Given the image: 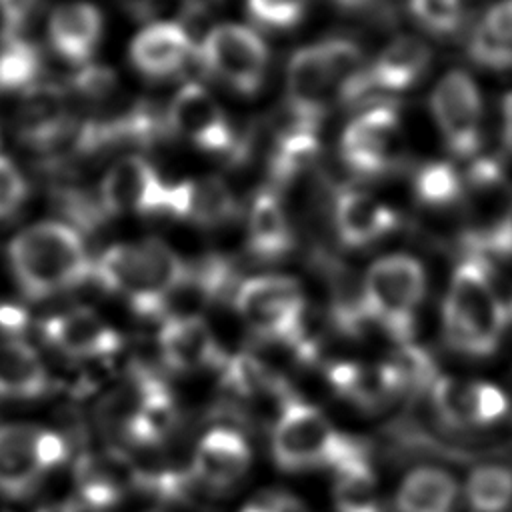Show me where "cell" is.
Segmentation results:
<instances>
[{
    "label": "cell",
    "instance_id": "cell-1",
    "mask_svg": "<svg viewBox=\"0 0 512 512\" xmlns=\"http://www.w3.org/2000/svg\"><path fill=\"white\" fill-rule=\"evenodd\" d=\"M510 322L506 296L488 256L468 250L450 276L442 304L446 344L462 356L488 358L498 350Z\"/></svg>",
    "mask_w": 512,
    "mask_h": 512
},
{
    "label": "cell",
    "instance_id": "cell-17",
    "mask_svg": "<svg viewBox=\"0 0 512 512\" xmlns=\"http://www.w3.org/2000/svg\"><path fill=\"white\" fill-rule=\"evenodd\" d=\"M430 60L432 52L424 40L416 36H398L380 50L372 64L364 66L354 90V98L372 92H404L424 76Z\"/></svg>",
    "mask_w": 512,
    "mask_h": 512
},
{
    "label": "cell",
    "instance_id": "cell-9",
    "mask_svg": "<svg viewBox=\"0 0 512 512\" xmlns=\"http://www.w3.org/2000/svg\"><path fill=\"white\" fill-rule=\"evenodd\" d=\"M202 68L240 94H256L268 70V44L242 24L214 26L198 46Z\"/></svg>",
    "mask_w": 512,
    "mask_h": 512
},
{
    "label": "cell",
    "instance_id": "cell-10",
    "mask_svg": "<svg viewBox=\"0 0 512 512\" xmlns=\"http://www.w3.org/2000/svg\"><path fill=\"white\" fill-rule=\"evenodd\" d=\"M404 132L394 106L376 104L348 122L340 138L344 166L362 178L392 172L404 158Z\"/></svg>",
    "mask_w": 512,
    "mask_h": 512
},
{
    "label": "cell",
    "instance_id": "cell-34",
    "mask_svg": "<svg viewBox=\"0 0 512 512\" xmlns=\"http://www.w3.org/2000/svg\"><path fill=\"white\" fill-rule=\"evenodd\" d=\"M310 0H246L250 20L266 30H290L302 22Z\"/></svg>",
    "mask_w": 512,
    "mask_h": 512
},
{
    "label": "cell",
    "instance_id": "cell-5",
    "mask_svg": "<svg viewBox=\"0 0 512 512\" xmlns=\"http://www.w3.org/2000/svg\"><path fill=\"white\" fill-rule=\"evenodd\" d=\"M364 446L338 432L312 404L290 398L272 422L270 454L284 472L332 468L364 454Z\"/></svg>",
    "mask_w": 512,
    "mask_h": 512
},
{
    "label": "cell",
    "instance_id": "cell-15",
    "mask_svg": "<svg viewBox=\"0 0 512 512\" xmlns=\"http://www.w3.org/2000/svg\"><path fill=\"white\" fill-rule=\"evenodd\" d=\"M42 334L60 354L74 360H100L122 346L120 332L96 310L76 306L44 320Z\"/></svg>",
    "mask_w": 512,
    "mask_h": 512
},
{
    "label": "cell",
    "instance_id": "cell-32",
    "mask_svg": "<svg viewBox=\"0 0 512 512\" xmlns=\"http://www.w3.org/2000/svg\"><path fill=\"white\" fill-rule=\"evenodd\" d=\"M462 194L464 178L450 162H426L414 176V196L424 208H450L462 198Z\"/></svg>",
    "mask_w": 512,
    "mask_h": 512
},
{
    "label": "cell",
    "instance_id": "cell-13",
    "mask_svg": "<svg viewBox=\"0 0 512 512\" xmlns=\"http://www.w3.org/2000/svg\"><path fill=\"white\" fill-rule=\"evenodd\" d=\"M170 184L142 156L116 160L100 182L98 200L106 214H168Z\"/></svg>",
    "mask_w": 512,
    "mask_h": 512
},
{
    "label": "cell",
    "instance_id": "cell-26",
    "mask_svg": "<svg viewBox=\"0 0 512 512\" xmlns=\"http://www.w3.org/2000/svg\"><path fill=\"white\" fill-rule=\"evenodd\" d=\"M50 376L40 354L18 338L0 342V396L30 400L46 394Z\"/></svg>",
    "mask_w": 512,
    "mask_h": 512
},
{
    "label": "cell",
    "instance_id": "cell-35",
    "mask_svg": "<svg viewBox=\"0 0 512 512\" xmlns=\"http://www.w3.org/2000/svg\"><path fill=\"white\" fill-rule=\"evenodd\" d=\"M468 250L482 256H512V202L490 228L468 234Z\"/></svg>",
    "mask_w": 512,
    "mask_h": 512
},
{
    "label": "cell",
    "instance_id": "cell-11",
    "mask_svg": "<svg viewBox=\"0 0 512 512\" xmlns=\"http://www.w3.org/2000/svg\"><path fill=\"white\" fill-rule=\"evenodd\" d=\"M482 94L464 70L446 72L430 94V114L446 148L458 158H472L482 142Z\"/></svg>",
    "mask_w": 512,
    "mask_h": 512
},
{
    "label": "cell",
    "instance_id": "cell-37",
    "mask_svg": "<svg viewBox=\"0 0 512 512\" xmlns=\"http://www.w3.org/2000/svg\"><path fill=\"white\" fill-rule=\"evenodd\" d=\"M70 86L84 100H102L114 90L116 76L106 66L84 64L78 66V72L72 76Z\"/></svg>",
    "mask_w": 512,
    "mask_h": 512
},
{
    "label": "cell",
    "instance_id": "cell-42",
    "mask_svg": "<svg viewBox=\"0 0 512 512\" xmlns=\"http://www.w3.org/2000/svg\"><path fill=\"white\" fill-rule=\"evenodd\" d=\"M502 140L512 154V90L502 100Z\"/></svg>",
    "mask_w": 512,
    "mask_h": 512
},
{
    "label": "cell",
    "instance_id": "cell-18",
    "mask_svg": "<svg viewBox=\"0 0 512 512\" xmlns=\"http://www.w3.org/2000/svg\"><path fill=\"white\" fill-rule=\"evenodd\" d=\"M332 218L338 240L348 248L370 246L398 226V214L388 204L358 188L336 194Z\"/></svg>",
    "mask_w": 512,
    "mask_h": 512
},
{
    "label": "cell",
    "instance_id": "cell-28",
    "mask_svg": "<svg viewBox=\"0 0 512 512\" xmlns=\"http://www.w3.org/2000/svg\"><path fill=\"white\" fill-rule=\"evenodd\" d=\"M318 128L320 126L292 120L290 126L278 134L268 162L274 190L288 184L314 162L320 148Z\"/></svg>",
    "mask_w": 512,
    "mask_h": 512
},
{
    "label": "cell",
    "instance_id": "cell-39",
    "mask_svg": "<svg viewBox=\"0 0 512 512\" xmlns=\"http://www.w3.org/2000/svg\"><path fill=\"white\" fill-rule=\"evenodd\" d=\"M240 512H308L306 506L284 492H262L248 500Z\"/></svg>",
    "mask_w": 512,
    "mask_h": 512
},
{
    "label": "cell",
    "instance_id": "cell-21",
    "mask_svg": "<svg viewBox=\"0 0 512 512\" xmlns=\"http://www.w3.org/2000/svg\"><path fill=\"white\" fill-rule=\"evenodd\" d=\"M158 350L164 366L172 372L190 374L224 364L218 342L204 318H174L162 322Z\"/></svg>",
    "mask_w": 512,
    "mask_h": 512
},
{
    "label": "cell",
    "instance_id": "cell-43",
    "mask_svg": "<svg viewBox=\"0 0 512 512\" xmlns=\"http://www.w3.org/2000/svg\"><path fill=\"white\" fill-rule=\"evenodd\" d=\"M334 4H338L340 8H346V10H362L370 4H374V0H332Z\"/></svg>",
    "mask_w": 512,
    "mask_h": 512
},
{
    "label": "cell",
    "instance_id": "cell-41",
    "mask_svg": "<svg viewBox=\"0 0 512 512\" xmlns=\"http://www.w3.org/2000/svg\"><path fill=\"white\" fill-rule=\"evenodd\" d=\"M222 0H174V4L178 6L180 14L186 18H194V16H204L210 10H214Z\"/></svg>",
    "mask_w": 512,
    "mask_h": 512
},
{
    "label": "cell",
    "instance_id": "cell-31",
    "mask_svg": "<svg viewBox=\"0 0 512 512\" xmlns=\"http://www.w3.org/2000/svg\"><path fill=\"white\" fill-rule=\"evenodd\" d=\"M42 54L38 46L22 36L0 38V92H26L38 84Z\"/></svg>",
    "mask_w": 512,
    "mask_h": 512
},
{
    "label": "cell",
    "instance_id": "cell-4",
    "mask_svg": "<svg viewBox=\"0 0 512 512\" xmlns=\"http://www.w3.org/2000/svg\"><path fill=\"white\" fill-rule=\"evenodd\" d=\"M186 264L160 240L122 242L106 248L92 264V276L138 312L156 316L162 298L182 276Z\"/></svg>",
    "mask_w": 512,
    "mask_h": 512
},
{
    "label": "cell",
    "instance_id": "cell-22",
    "mask_svg": "<svg viewBox=\"0 0 512 512\" xmlns=\"http://www.w3.org/2000/svg\"><path fill=\"white\" fill-rule=\"evenodd\" d=\"M102 12L90 2H66L48 18V42L52 50L70 64L84 66L102 40Z\"/></svg>",
    "mask_w": 512,
    "mask_h": 512
},
{
    "label": "cell",
    "instance_id": "cell-19",
    "mask_svg": "<svg viewBox=\"0 0 512 512\" xmlns=\"http://www.w3.org/2000/svg\"><path fill=\"white\" fill-rule=\"evenodd\" d=\"M194 52L186 28L172 20H158L142 28L130 42V62L146 78L162 80L184 68Z\"/></svg>",
    "mask_w": 512,
    "mask_h": 512
},
{
    "label": "cell",
    "instance_id": "cell-30",
    "mask_svg": "<svg viewBox=\"0 0 512 512\" xmlns=\"http://www.w3.org/2000/svg\"><path fill=\"white\" fill-rule=\"evenodd\" d=\"M464 500L470 512H510L512 468L504 464L476 466L466 478Z\"/></svg>",
    "mask_w": 512,
    "mask_h": 512
},
{
    "label": "cell",
    "instance_id": "cell-2",
    "mask_svg": "<svg viewBox=\"0 0 512 512\" xmlns=\"http://www.w3.org/2000/svg\"><path fill=\"white\" fill-rule=\"evenodd\" d=\"M8 262L20 290L32 300L68 292L92 276L82 234L68 222L42 220L22 228L8 244Z\"/></svg>",
    "mask_w": 512,
    "mask_h": 512
},
{
    "label": "cell",
    "instance_id": "cell-3",
    "mask_svg": "<svg viewBox=\"0 0 512 512\" xmlns=\"http://www.w3.org/2000/svg\"><path fill=\"white\" fill-rule=\"evenodd\" d=\"M360 46L350 38H326L298 48L286 66V106L292 120L320 126L342 100H352L364 70Z\"/></svg>",
    "mask_w": 512,
    "mask_h": 512
},
{
    "label": "cell",
    "instance_id": "cell-40",
    "mask_svg": "<svg viewBox=\"0 0 512 512\" xmlns=\"http://www.w3.org/2000/svg\"><path fill=\"white\" fill-rule=\"evenodd\" d=\"M122 4V8L134 16V18H154L158 16L168 2H174V0H118Z\"/></svg>",
    "mask_w": 512,
    "mask_h": 512
},
{
    "label": "cell",
    "instance_id": "cell-16",
    "mask_svg": "<svg viewBox=\"0 0 512 512\" xmlns=\"http://www.w3.org/2000/svg\"><path fill=\"white\" fill-rule=\"evenodd\" d=\"M250 462L252 452L248 440L234 428L216 426L198 440L190 472L204 488L226 492L246 476Z\"/></svg>",
    "mask_w": 512,
    "mask_h": 512
},
{
    "label": "cell",
    "instance_id": "cell-12",
    "mask_svg": "<svg viewBox=\"0 0 512 512\" xmlns=\"http://www.w3.org/2000/svg\"><path fill=\"white\" fill-rule=\"evenodd\" d=\"M166 126L210 154H230L236 148L228 114L198 82H186L176 90L166 108Z\"/></svg>",
    "mask_w": 512,
    "mask_h": 512
},
{
    "label": "cell",
    "instance_id": "cell-36",
    "mask_svg": "<svg viewBox=\"0 0 512 512\" xmlns=\"http://www.w3.org/2000/svg\"><path fill=\"white\" fill-rule=\"evenodd\" d=\"M28 198V182L18 170V166L0 156V220L14 216Z\"/></svg>",
    "mask_w": 512,
    "mask_h": 512
},
{
    "label": "cell",
    "instance_id": "cell-38",
    "mask_svg": "<svg viewBox=\"0 0 512 512\" xmlns=\"http://www.w3.org/2000/svg\"><path fill=\"white\" fill-rule=\"evenodd\" d=\"M40 0H0V38L22 36Z\"/></svg>",
    "mask_w": 512,
    "mask_h": 512
},
{
    "label": "cell",
    "instance_id": "cell-8",
    "mask_svg": "<svg viewBox=\"0 0 512 512\" xmlns=\"http://www.w3.org/2000/svg\"><path fill=\"white\" fill-rule=\"evenodd\" d=\"M66 458L60 434L30 422L0 426V494L22 498Z\"/></svg>",
    "mask_w": 512,
    "mask_h": 512
},
{
    "label": "cell",
    "instance_id": "cell-20",
    "mask_svg": "<svg viewBox=\"0 0 512 512\" xmlns=\"http://www.w3.org/2000/svg\"><path fill=\"white\" fill-rule=\"evenodd\" d=\"M238 210L232 188L218 176L186 178L170 184L168 214L202 228L224 226L238 216Z\"/></svg>",
    "mask_w": 512,
    "mask_h": 512
},
{
    "label": "cell",
    "instance_id": "cell-25",
    "mask_svg": "<svg viewBox=\"0 0 512 512\" xmlns=\"http://www.w3.org/2000/svg\"><path fill=\"white\" fill-rule=\"evenodd\" d=\"M458 484L450 472L438 466H418L398 484L394 494L396 512H454Z\"/></svg>",
    "mask_w": 512,
    "mask_h": 512
},
{
    "label": "cell",
    "instance_id": "cell-14",
    "mask_svg": "<svg viewBox=\"0 0 512 512\" xmlns=\"http://www.w3.org/2000/svg\"><path fill=\"white\" fill-rule=\"evenodd\" d=\"M72 130L70 100L62 86L38 82L24 92L16 112V134L24 146L50 154Z\"/></svg>",
    "mask_w": 512,
    "mask_h": 512
},
{
    "label": "cell",
    "instance_id": "cell-7",
    "mask_svg": "<svg viewBox=\"0 0 512 512\" xmlns=\"http://www.w3.org/2000/svg\"><path fill=\"white\" fill-rule=\"evenodd\" d=\"M240 320L260 338L296 346L306 320V298L300 284L284 274H260L234 290Z\"/></svg>",
    "mask_w": 512,
    "mask_h": 512
},
{
    "label": "cell",
    "instance_id": "cell-27",
    "mask_svg": "<svg viewBox=\"0 0 512 512\" xmlns=\"http://www.w3.org/2000/svg\"><path fill=\"white\" fill-rule=\"evenodd\" d=\"M470 58L490 70H512V0H498L476 22Z\"/></svg>",
    "mask_w": 512,
    "mask_h": 512
},
{
    "label": "cell",
    "instance_id": "cell-24",
    "mask_svg": "<svg viewBox=\"0 0 512 512\" xmlns=\"http://www.w3.org/2000/svg\"><path fill=\"white\" fill-rule=\"evenodd\" d=\"M330 386L348 400L350 404L364 410H380L394 396L400 394L396 380L386 362L366 364V362H334L326 370Z\"/></svg>",
    "mask_w": 512,
    "mask_h": 512
},
{
    "label": "cell",
    "instance_id": "cell-6",
    "mask_svg": "<svg viewBox=\"0 0 512 512\" xmlns=\"http://www.w3.org/2000/svg\"><path fill=\"white\" fill-rule=\"evenodd\" d=\"M362 292L370 322L396 342H410L416 310L426 292L424 266L410 254H384L368 266Z\"/></svg>",
    "mask_w": 512,
    "mask_h": 512
},
{
    "label": "cell",
    "instance_id": "cell-29",
    "mask_svg": "<svg viewBox=\"0 0 512 512\" xmlns=\"http://www.w3.org/2000/svg\"><path fill=\"white\" fill-rule=\"evenodd\" d=\"M334 474L336 512H382L376 496V480L366 452L340 464Z\"/></svg>",
    "mask_w": 512,
    "mask_h": 512
},
{
    "label": "cell",
    "instance_id": "cell-33",
    "mask_svg": "<svg viewBox=\"0 0 512 512\" xmlns=\"http://www.w3.org/2000/svg\"><path fill=\"white\" fill-rule=\"evenodd\" d=\"M408 12L432 36L456 34L464 24V0H408Z\"/></svg>",
    "mask_w": 512,
    "mask_h": 512
},
{
    "label": "cell",
    "instance_id": "cell-23",
    "mask_svg": "<svg viewBox=\"0 0 512 512\" xmlns=\"http://www.w3.org/2000/svg\"><path fill=\"white\" fill-rule=\"evenodd\" d=\"M246 242L260 260H280L294 246V228L278 190L260 188L248 206Z\"/></svg>",
    "mask_w": 512,
    "mask_h": 512
}]
</instances>
